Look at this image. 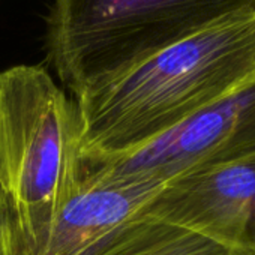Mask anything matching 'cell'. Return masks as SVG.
<instances>
[{"instance_id": "1", "label": "cell", "mask_w": 255, "mask_h": 255, "mask_svg": "<svg viewBox=\"0 0 255 255\" xmlns=\"http://www.w3.org/2000/svg\"><path fill=\"white\" fill-rule=\"evenodd\" d=\"M255 80V11L174 42L75 98L86 165L123 158Z\"/></svg>"}, {"instance_id": "2", "label": "cell", "mask_w": 255, "mask_h": 255, "mask_svg": "<svg viewBox=\"0 0 255 255\" xmlns=\"http://www.w3.org/2000/svg\"><path fill=\"white\" fill-rule=\"evenodd\" d=\"M75 99L44 66L0 71V191L21 255H36L86 177Z\"/></svg>"}, {"instance_id": "3", "label": "cell", "mask_w": 255, "mask_h": 255, "mask_svg": "<svg viewBox=\"0 0 255 255\" xmlns=\"http://www.w3.org/2000/svg\"><path fill=\"white\" fill-rule=\"evenodd\" d=\"M254 11L255 0H53L47 62L75 99L174 42Z\"/></svg>"}, {"instance_id": "4", "label": "cell", "mask_w": 255, "mask_h": 255, "mask_svg": "<svg viewBox=\"0 0 255 255\" xmlns=\"http://www.w3.org/2000/svg\"><path fill=\"white\" fill-rule=\"evenodd\" d=\"M254 152L255 80L185 119L135 152L86 165V170L104 182L162 189L182 176Z\"/></svg>"}, {"instance_id": "5", "label": "cell", "mask_w": 255, "mask_h": 255, "mask_svg": "<svg viewBox=\"0 0 255 255\" xmlns=\"http://www.w3.org/2000/svg\"><path fill=\"white\" fill-rule=\"evenodd\" d=\"M140 216L201 234L242 252H255V152L165 185Z\"/></svg>"}, {"instance_id": "6", "label": "cell", "mask_w": 255, "mask_h": 255, "mask_svg": "<svg viewBox=\"0 0 255 255\" xmlns=\"http://www.w3.org/2000/svg\"><path fill=\"white\" fill-rule=\"evenodd\" d=\"M161 189L86 177L54 221L36 255H92L119 228L138 218Z\"/></svg>"}, {"instance_id": "7", "label": "cell", "mask_w": 255, "mask_h": 255, "mask_svg": "<svg viewBox=\"0 0 255 255\" xmlns=\"http://www.w3.org/2000/svg\"><path fill=\"white\" fill-rule=\"evenodd\" d=\"M213 240L161 219L138 216L119 228L92 255H230Z\"/></svg>"}, {"instance_id": "8", "label": "cell", "mask_w": 255, "mask_h": 255, "mask_svg": "<svg viewBox=\"0 0 255 255\" xmlns=\"http://www.w3.org/2000/svg\"><path fill=\"white\" fill-rule=\"evenodd\" d=\"M0 255H21L20 246H18V240H17V237L14 234H11L6 239L2 251H0Z\"/></svg>"}, {"instance_id": "9", "label": "cell", "mask_w": 255, "mask_h": 255, "mask_svg": "<svg viewBox=\"0 0 255 255\" xmlns=\"http://www.w3.org/2000/svg\"><path fill=\"white\" fill-rule=\"evenodd\" d=\"M5 216H6V203L2 195V191H0V233H2V225H3Z\"/></svg>"}, {"instance_id": "10", "label": "cell", "mask_w": 255, "mask_h": 255, "mask_svg": "<svg viewBox=\"0 0 255 255\" xmlns=\"http://www.w3.org/2000/svg\"><path fill=\"white\" fill-rule=\"evenodd\" d=\"M230 255H255V252H242V251H231Z\"/></svg>"}]
</instances>
